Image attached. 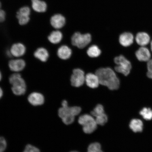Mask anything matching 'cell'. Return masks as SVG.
Listing matches in <instances>:
<instances>
[{"label": "cell", "mask_w": 152, "mask_h": 152, "mask_svg": "<svg viewBox=\"0 0 152 152\" xmlns=\"http://www.w3.org/2000/svg\"><path fill=\"white\" fill-rule=\"evenodd\" d=\"M63 34L58 30L51 32L48 37L50 42L54 45L60 43L63 39Z\"/></svg>", "instance_id": "cell-14"}, {"label": "cell", "mask_w": 152, "mask_h": 152, "mask_svg": "<svg viewBox=\"0 0 152 152\" xmlns=\"http://www.w3.org/2000/svg\"><path fill=\"white\" fill-rule=\"evenodd\" d=\"M86 53L89 57L92 58H97L102 53V51L98 45H91L87 47Z\"/></svg>", "instance_id": "cell-18"}, {"label": "cell", "mask_w": 152, "mask_h": 152, "mask_svg": "<svg viewBox=\"0 0 152 152\" xmlns=\"http://www.w3.org/2000/svg\"><path fill=\"white\" fill-rule=\"evenodd\" d=\"M6 18V13L4 11L0 9V23L4 22Z\"/></svg>", "instance_id": "cell-30"}, {"label": "cell", "mask_w": 152, "mask_h": 152, "mask_svg": "<svg viewBox=\"0 0 152 152\" xmlns=\"http://www.w3.org/2000/svg\"><path fill=\"white\" fill-rule=\"evenodd\" d=\"M1 2H0V9H1Z\"/></svg>", "instance_id": "cell-34"}, {"label": "cell", "mask_w": 152, "mask_h": 152, "mask_svg": "<svg viewBox=\"0 0 152 152\" xmlns=\"http://www.w3.org/2000/svg\"><path fill=\"white\" fill-rule=\"evenodd\" d=\"M23 152H40V151L37 147L30 144H28L26 145Z\"/></svg>", "instance_id": "cell-27"}, {"label": "cell", "mask_w": 152, "mask_h": 152, "mask_svg": "<svg viewBox=\"0 0 152 152\" xmlns=\"http://www.w3.org/2000/svg\"><path fill=\"white\" fill-rule=\"evenodd\" d=\"M135 39L137 43L142 47L148 44L151 39L149 35L147 33L141 32L137 34Z\"/></svg>", "instance_id": "cell-17"}, {"label": "cell", "mask_w": 152, "mask_h": 152, "mask_svg": "<svg viewBox=\"0 0 152 152\" xmlns=\"http://www.w3.org/2000/svg\"><path fill=\"white\" fill-rule=\"evenodd\" d=\"M87 152H103L101 149V146L97 142L90 144L88 148Z\"/></svg>", "instance_id": "cell-22"}, {"label": "cell", "mask_w": 152, "mask_h": 152, "mask_svg": "<svg viewBox=\"0 0 152 152\" xmlns=\"http://www.w3.org/2000/svg\"><path fill=\"white\" fill-rule=\"evenodd\" d=\"M32 7L36 12H45L47 9V5L45 1L41 0H31Z\"/></svg>", "instance_id": "cell-16"}, {"label": "cell", "mask_w": 152, "mask_h": 152, "mask_svg": "<svg viewBox=\"0 0 152 152\" xmlns=\"http://www.w3.org/2000/svg\"><path fill=\"white\" fill-rule=\"evenodd\" d=\"M16 17L18 20L19 24L20 25L24 26L28 24L29 22V16H23L16 15Z\"/></svg>", "instance_id": "cell-25"}, {"label": "cell", "mask_w": 152, "mask_h": 152, "mask_svg": "<svg viewBox=\"0 0 152 152\" xmlns=\"http://www.w3.org/2000/svg\"><path fill=\"white\" fill-rule=\"evenodd\" d=\"M97 124L94 118L87 121L83 125V132L87 134H90L96 130Z\"/></svg>", "instance_id": "cell-19"}, {"label": "cell", "mask_w": 152, "mask_h": 152, "mask_svg": "<svg viewBox=\"0 0 152 152\" xmlns=\"http://www.w3.org/2000/svg\"><path fill=\"white\" fill-rule=\"evenodd\" d=\"M2 74L1 71H0V81H1L2 79Z\"/></svg>", "instance_id": "cell-32"}, {"label": "cell", "mask_w": 152, "mask_h": 152, "mask_svg": "<svg viewBox=\"0 0 152 152\" xmlns=\"http://www.w3.org/2000/svg\"><path fill=\"white\" fill-rule=\"evenodd\" d=\"M85 84L88 88L95 89L100 86L99 79L98 76L94 73H88L86 74Z\"/></svg>", "instance_id": "cell-6"}, {"label": "cell", "mask_w": 152, "mask_h": 152, "mask_svg": "<svg viewBox=\"0 0 152 152\" xmlns=\"http://www.w3.org/2000/svg\"><path fill=\"white\" fill-rule=\"evenodd\" d=\"M9 50L12 56L20 58L25 54L26 48L23 44L18 43L13 44Z\"/></svg>", "instance_id": "cell-11"}, {"label": "cell", "mask_w": 152, "mask_h": 152, "mask_svg": "<svg viewBox=\"0 0 152 152\" xmlns=\"http://www.w3.org/2000/svg\"><path fill=\"white\" fill-rule=\"evenodd\" d=\"M9 81L12 85L11 89L14 94L20 96L25 94L26 90V81L20 74L18 73L12 74L9 78Z\"/></svg>", "instance_id": "cell-2"}, {"label": "cell", "mask_w": 152, "mask_h": 152, "mask_svg": "<svg viewBox=\"0 0 152 152\" xmlns=\"http://www.w3.org/2000/svg\"><path fill=\"white\" fill-rule=\"evenodd\" d=\"M63 122L66 125H69L73 123L75 119V116L73 115H68L64 117L62 119Z\"/></svg>", "instance_id": "cell-26"}, {"label": "cell", "mask_w": 152, "mask_h": 152, "mask_svg": "<svg viewBox=\"0 0 152 152\" xmlns=\"http://www.w3.org/2000/svg\"><path fill=\"white\" fill-rule=\"evenodd\" d=\"M151 50L152 51V41H151Z\"/></svg>", "instance_id": "cell-33"}, {"label": "cell", "mask_w": 152, "mask_h": 152, "mask_svg": "<svg viewBox=\"0 0 152 152\" xmlns=\"http://www.w3.org/2000/svg\"><path fill=\"white\" fill-rule=\"evenodd\" d=\"M50 23L51 26L55 29H60L65 26L66 19L65 17L61 14H55L51 17Z\"/></svg>", "instance_id": "cell-8"}, {"label": "cell", "mask_w": 152, "mask_h": 152, "mask_svg": "<svg viewBox=\"0 0 152 152\" xmlns=\"http://www.w3.org/2000/svg\"><path fill=\"white\" fill-rule=\"evenodd\" d=\"M3 91L2 89L0 87V99H1L3 96Z\"/></svg>", "instance_id": "cell-31"}, {"label": "cell", "mask_w": 152, "mask_h": 152, "mask_svg": "<svg viewBox=\"0 0 152 152\" xmlns=\"http://www.w3.org/2000/svg\"><path fill=\"white\" fill-rule=\"evenodd\" d=\"M70 152H79L78 151H72Z\"/></svg>", "instance_id": "cell-35"}, {"label": "cell", "mask_w": 152, "mask_h": 152, "mask_svg": "<svg viewBox=\"0 0 152 152\" xmlns=\"http://www.w3.org/2000/svg\"><path fill=\"white\" fill-rule=\"evenodd\" d=\"M114 62L115 66L114 70L117 73L121 74L125 77L129 75L132 70V64L130 61L122 54L115 57Z\"/></svg>", "instance_id": "cell-4"}, {"label": "cell", "mask_w": 152, "mask_h": 152, "mask_svg": "<svg viewBox=\"0 0 152 152\" xmlns=\"http://www.w3.org/2000/svg\"><path fill=\"white\" fill-rule=\"evenodd\" d=\"M7 142L3 137H0V152H4L6 149Z\"/></svg>", "instance_id": "cell-28"}, {"label": "cell", "mask_w": 152, "mask_h": 152, "mask_svg": "<svg viewBox=\"0 0 152 152\" xmlns=\"http://www.w3.org/2000/svg\"><path fill=\"white\" fill-rule=\"evenodd\" d=\"M147 75L150 79H152V59H150L147 63Z\"/></svg>", "instance_id": "cell-29"}, {"label": "cell", "mask_w": 152, "mask_h": 152, "mask_svg": "<svg viewBox=\"0 0 152 152\" xmlns=\"http://www.w3.org/2000/svg\"><path fill=\"white\" fill-rule=\"evenodd\" d=\"M140 114L146 120H151L152 119V110L150 108H143L140 111Z\"/></svg>", "instance_id": "cell-21"}, {"label": "cell", "mask_w": 152, "mask_h": 152, "mask_svg": "<svg viewBox=\"0 0 152 152\" xmlns=\"http://www.w3.org/2000/svg\"><path fill=\"white\" fill-rule=\"evenodd\" d=\"M95 73L98 76L100 85L112 91L118 90L120 87V79L113 68L101 67L96 69Z\"/></svg>", "instance_id": "cell-1"}, {"label": "cell", "mask_w": 152, "mask_h": 152, "mask_svg": "<svg viewBox=\"0 0 152 152\" xmlns=\"http://www.w3.org/2000/svg\"><path fill=\"white\" fill-rule=\"evenodd\" d=\"M34 56L42 62H46L49 58V54L47 49L43 47L39 48L34 53Z\"/></svg>", "instance_id": "cell-15"}, {"label": "cell", "mask_w": 152, "mask_h": 152, "mask_svg": "<svg viewBox=\"0 0 152 152\" xmlns=\"http://www.w3.org/2000/svg\"><path fill=\"white\" fill-rule=\"evenodd\" d=\"M134 41L133 34L129 32H125L120 34L119 42L121 46L127 47L132 44Z\"/></svg>", "instance_id": "cell-10"}, {"label": "cell", "mask_w": 152, "mask_h": 152, "mask_svg": "<svg viewBox=\"0 0 152 152\" xmlns=\"http://www.w3.org/2000/svg\"><path fill=\"white\" fill-rule=\"evenodd\" d=\"M130 127L134 132H140L143 129V123L140 119H133L131 121Z\"/></svg>", "instance_id": "cell-20"}, {"label": "cell", "mask_w": 152, "mask_h": 152, "mask_svg": "<svg viewBox=\"0 0 152 152\" xmlns=\"http://www.w3.org/2000/svg\"><path fill=\"white\" fill-rule=\"evenodd\" d=\"M29 103L34 106L42 105L45 102V97L42 94L37 92L31 93L28 97Z\"/></svg>", "instance_id": "cell-12"}, {"label": "cell", "mask_w": 152, "mask_h": 152, "mask_svg": "<svg viewBox=\"0 0 152 152\" xmlns=\"http://www.w3.org/2000/svg\"><path fill=\"white\" fill-rule=\"evenodd\" d=\"M103 113H104L103 106L100 104H97L91 113V115L96 117Z\"/></svg>", "instance_id": "cell-24"}, {"label": "cell", "mask_w": 152, "mask_h": 152, "mask_svg": "<svg viewBox=\"0 0 152 152\" xmlns=\"http://www.w3.org/2000/svg\"><path fill=\"white\" fill-rule=\"evenodd\" d=\"M92 41V35L90 33L83 34L80 31H76L71 37V46L75 47L79 49H84L88 47Z\"/></svg>", "instance_id": "cell-3"}, {"label": "cell", "mask_w": 152, "mask_h": 152, "mask_svg": "<svg viewBox=\"0 0 152 152\" xmlns=\"http://www.w3.org/2000/svg\"><path fill=\"white\" fill-rule=\"evenodd\" d=\"M72 49L68 45H61L57 51V55L60 59L66 60L71 58L72 54Z\"/></svg>", "instance_id": "cell-9"}, {"label": "cell", "mask_w": 152, "mask_h": 152, "mask_svg": "<svg viewBox=\"0 0 152 152\" xmlns=\"http://www.w3.org/2000/svg\"><path fill=\"white\" fill-rule=\"evenodd\" d=\"M95 119L97 125H104L107 122L108 118L107 115L104 113H102L96 117Z\"/></svg>", "instance_id": "cell-23"}, {"label": "cell", "mask_w": 152, "mask_h": 152, "mask_svg": "<svg viewBox=\"0 0 152 152\" xmlns=\"http://www.w3.org/2000/svg\"><path fill=\"white\" fill-rule=\"evenodd\" d=\"M86 73L80 68H75L72 71L70 77L71 84L72 87L79 88L85 84Z\"/></svg>", "instance_id": "cell-5"}, {"label": "cell", "mask_w": 152, "mask_h": 152, "mask_svg": "<svg viewBox=\"0 0 152 152\" xmlns=\"http://www.w3.org/2000/svg\"><path fill=\"white\" fill-rule=\"evenodd\" d=\"M8 65L11 71L15 73H18L22 71L25 68L26 62L22 59H15L10 61Z\"/></svg>", "instance_id": "cell-7"}, {"label": "cell", "mask_w": 152, "mask_h": 152, "mask_svg": "<svg viewBox=\"0 0 152 152\" xmlns=\"http://www.w3.org/2000/svg\"><path fill=\"white\" fill-rule=\"evenodd\" d=\"M137 58L140 61H148L151 59V55L149 49L144 46L140 47L135 53Z\"/></svg>", "instance_id": "cell-13"}]
</instances>
